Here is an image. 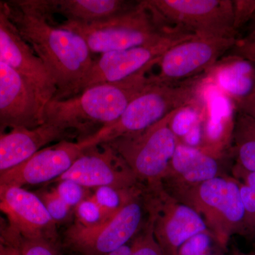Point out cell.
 Wrapping results in <instances>:
<instances>
[{"instance_id":"cell-1","label":"cell","mask_w":255,"mask_h":255,"mask_svg":"<svg viewBox=\"0 0 255 255\" xmlns=\"http://www.w3.org/2000/svg\"><path fill=\"white\" fill-rule=\"evenodd\" d=\"M0 11L44 65L57 89L54 99L78 95L94 61L83 38L28 9L21 0H0Z\"/></svg>"},{"instance_id":"cell-2","label":"cell","mask_w":255,"mask_h":255,"mask_svg":"<svg viewBox=\"0 0 255 255\" xmlns=\"http://www.w3.org/2000/svg\"><path fill=\"white\" fill-rule=\"evenodd\" d=\"M143 72L113 83H102L63 100L53 99L46 104L44 123L73 131L88 127L100 128L120 118L130 102L152 81Z\"/></svg>"},{"instance_id":"cell-3","label":"cell","mask_w":255,"mask_h":255,"mask_svg":"<svg viewBox=\"0 0 255 255\" xmlns=\"http://www.w3.org/2000/svg\"><path fill=\"white\" fill-rule=\"evenodd\" d=\"M209 73L174 83L159 82L153 75L150 83L129 103L118 120L82 138V141L88 147L106 143L142 131L174 111L194 107Z\"/></svg>"},{"instance_id":"cell-4","label":"cell","mask_w":255,"mask_h":255,"mask_svg":"<svg viewBox=\"0 0 255 255\" xmlns=\"http://www.w3.org/2000/svg\"><path fill=\"white\" fill-rule=\"evenodd\" d=\"M164 187L176 199L200 215L225 251H228L233 236L245 238L246 211L239 183L232 175L223 174L195 185Z\"/></svg>"},{"instance_id":"cell-5","label":"cell","mask_w":255,"mask_h":255,"mask_svg":"<svg viewBox=\"0 0 255 255\" xmlns=\"http://www.w3.org/2000/svg\"><path fill=\"white\" fill-rule=\"evenodd\" d=\"M83 38L92 53H104L157 43L177 28L166 27L147 9L143 0L133 9L91 23L65 20L58 24Z\"/></svg>"},{"instance_id":"cell-6","label":"cell","mask_w":255,"mask_h":255,"mask_svg":"<svg viewBox=\"0 0 255 255\" xmlns=\"http://www.w3.org/2000/svg\"><path fill=\"white\" fill-rule=\"evenodd\" d=\"M180 110L174 111L142 131L103 144L110 146L122 157L142 185L162 182L179 142L172 122Z\"/></svg>"},{"instance_id":"cell-7","label":"cell","mask_w":255,"mask_h":255,"mask_svg":"<svg viewBox=\"0 0 255 255\" xmlns=\"http://www.w3.org/2000/svg\"><path fill=\"white\" fill-rule=\"evenodd\" d=\"M166 27L198 37L238 38L233 0H143Z\"/></svg>"},{"instance_id":"cell-8","label":"cell","mask_w":255,"mask_h":255,"mask_svg":"<svg viewBox=\"0 0 255 255\" xmlns=\"http://www.w3.org/2000/svg\"><path fill=\"white\" fill-rule=\"evenodd\" d=\"M141 198L147 221L164 255H177L189 238L209 231L200 215L171 195L162 182L144 186Z\"/></svg>"},{"instance_id":"cell-9","label":"cell","mask_w":255,"mask_h":255,"mask_svg":"<svg viewBox=\"0 0 255 255\" xmlns=\"http://www.w3.org/2000/svg\"><path fill=\"white\" fill-rule=\"evenodd\" d=\"M144 214L140 195L100 225L85 226L75 223L67 231V243L83 254L105 255L127 244L136 236L141 228Z\"/></svg>"},{"instance_id":"cell-10","label":"cell","mask_w":255,"mask_h":255,"mask_svg":"<svg viewBox=\"0 0 255 255\" xmlns=\"http://www.w3.org/2000/svg\"><path fill=\"white\" fill-rule=\"evenodd\" d=\"M194 37L192 33L177 30L153 44L104 53L94 60L79 94L93 85L123 81L137 74L148 72L157 65L167 50Z\"/></svg>"},{"instance_id":"cell-11","label":"cell","mask_w":255,"mask_h":255,"mask_svg":"<svg viewBox=\"0 0 255 255\" xmlns=\"http://www.w3.org/2000/svg\"><path fill=\"white\" fill-rule=\"evenodd\" d=\"M238 38L196 36L167 50L157 65L159 82L174 83L209 73L236 44Z\"/></svg>"},{"instance_id":"cell-12","label":"cell","mask_w":255,"mask_h":255,"mask_svg":"<svg viewBox=\"0 0 255 255\" xmlns=\"http://www.w3.org/2000/svg\"><path fill=\"white\" fill-rule=\"evenodd\" d=\"M71 180L85 188L142 187L125 162L107 144L91 146L55 181Z\"/></svg>"},{"instance_id":"cell-13","label":"cell","mask_w":255,"mask_h":255,"mask_svg":"<svg viewBox=\"0 0 255 255\" xmlns=\"http://www.w3.org/2000/svg\"><path fill=\"white\" fill-rule=\"evenodd\" d=\"M46 105L21 74L0 63V131L40 127Z\"/></svg>"},{"instance_id":"cell-14","label":"cell","mask_w":255,"mask_h":255,"mask_svg":"<svg viewBox=\"0 0 255 255\" xmlns=\"http://www.w3.org/2000/svg\"><path fill=\"white\" fill-rule=\"evenodd\" d=\"M0 214L8 221L11 237L19 240H48L56 223L39 196L23 187L0 185Z\"/></svg>"},{"instance_id":"cell-15","label":"cell","mask_w":255,"mask_h":255,"mask_svg":"<svg viewBox=\"0 0 255 255\" xmlns=\"http://www.w3.org/2000/svg\"><path fill=\"white\" fill-rule=\"evenodd\" d=\"M82 140H63L43 147L12 169L0 173V185H37L57 179L88 148Z\"/></svg>"},{"instance_id":"cell-16","label":"cell","mask_w":255,"mask_h":255,"mask_svg":"<svg viewBox=\"0 0 255 255\" xmlns=\"http://www.w3.org/2000/svg\"><path fill=\"white\" fill-rule=\"evenodd\" d=\"M0 63L21 74L46 104L55 98L57 89L44 65L1 11Z\"/></svg>"},{"instance_id":"cell-17","label":"cell","mask_w":255,"mask_h":255,"mask_svg":"<svg viewBox=\"0 0 255 255\" xmlns=\"http://www.w3.org/2000/svg\"><path fill=\"white\" fill-rule=\"evenodd\" d=\"M73 131L44 123L34 128L0 131V173L12 169L47 145L61 141Z\"/></svg>"},{"instance_id":"cell-18","label":"cell","mask_w":255,"mask_h":255,"mask_svg":"<svg viewBox=\"0 0 255 255\" xmlns=\"http://www.w3.org/2000/svg\"><path fill=\"white\" fill-rule=\"evenodd\" d=\"M28 9L45 17L54 14L69 21L91 23L112 17L133 9L137 1L124 0H21Z\"/></svg>"},{"instance_id":"cell-19","label":"cell","mask_w":255,"mask_h":255,"mask_svg":"<svg viewBox=\"0 0 255 255\" xmlns=\"http://www.w3.org/2000/svg\"><path fill=\"white\" fill-rule=\"evenodd\" d=\"M223 156L179 142L162 184L192 186L226 174L221 165Z\"/></svg>"},{"instance_id":"cell-20","label":"cell","mask_w":255,"mask_h":255,"mask_svg":"<svg viewBox=\"0 0 255 255\" xmlns=\"http://www.w3.org/2000/svg\"><path fill=\"white\" fill-rule=\"evenodd\" d=\"M210 71L218 86L231 99L233 105L255 92V66L248 60L228 55Z\"/></svg>"},{"instance_id":"cell-21","label":"cell","mask_w":255,"mask_h":255,"mask_svg":"<svg viewBox=\"0 0 255 255\" xmlns=\"http://www.w3.org/2000/svg\"><path fill=\"white\" fill-rule=\"evenodd\" d=\"M229 152L233 165L255 172V119L239 111L233 122Z\"/></svg>"},{"instance_id":"cell-22","label":"cell","mask_w":255,"mask_h":255,"mask_svg":"<svg viewBox=\"0 0 255 255\" xmlns=\"http://www.w3.org/2000/svg\"><path fill=\"white\" fill-rule=\"evenodd\" d=\"M232 176L239 183L240 191L246 211L245 238L255 245V172H248L233 165Z\"/></svg>"},{"instance_id":"cell-23","label":"cell","mask_w":255,"mask_h":255,"mask_svg":"<svg viewBox=\"0 0 255 255\" xmlns=\"http://www.w3.org/2000/svg\"><path fill=\"white\" fill-rule=\"evenodd\" d=\"M143 186L133 189H116L111 187L97 188L92 197L108 219L118 213L129 201L141 195Z\"/></svg>"},{"instance_id":"cell-24","label":"cell","mask_w":255,"mask_h":255,"mask_svg":"<svg viewBox=\"0 0 255 255\" xmlns=\"http://www.w3.org/2000/svg\"><path fill=\"white\" fill-rule=\"evenodd\" d=\"M78 223L85 226H95L109 219L91 196L75 207Z\"/></svg>"},{"instance_id":"cell-25","label":"cell","mask_w":255,"mask_h":255,"mask_svg":"<svg viewBox=\"0 0 255 255\" xmlns=\"http://www.w3.org/2000/svg\"><path fill=\"white\" fill-rule=\"evenodd\" d=\"M131 245V255H164L154 236L152 226L147 221L142 232L137 233Z\"/></svg>"},{"instance_id":"cell-26","label":"cell","mask_w":255,"mask_h":255,"mask_svg":"<svg viewBox=\"0 0 255 255\" xmlns=\"http://www.w3.org/2000/svg\"><path fill=\"white\" fill-rule=\"evenodd\" d=\"M217 247L221 248L211 233L205 231L189 238L180 247L177 255H199Z\"/></svg>"},{"instance_id":"cell-27","label":"cell","mask_w":255,"mask_h":255,"mask_svg":"<svg viewBox=\"0 0 255 255\" xmlns=\"http://www.w3.org/2000/svg\"><path fill=\"white\" fill-rule=\"evenodd\" d=\"M39 197L43 201L48 214L55 223L62 222L68 218L71 208L60 199L55 189L44 191Z\"/></svg>"},{"instance_id":"cell-28","label":"cell","mask_w":255,"mask_h":255,"mask_svg":"<svg viewBox=\"0 0 255 255\" xmlns=\"http://www.w3.org/2000/svg\"><path fill=\"white\" fill-rule=\"evenodd\" d=\"M233 2L234 28L240 36L241 30L255 18V0H233Z\"/></svg>"},{"instance_id":"cell-29","label":"cell","mask_w":255,"mask_h":255,"mask_svg":"<svg viewBox=\"0 0 255 255\" xmlns=\"http://www.w3.org/2000/svg\"><path fill=\"white\" fill-rule=\"evenodd\" d=\"M55 190L60 199L70 208L76 207L82 201L88 197L86 196L85 187L71 180L60 181Z\"/></svg>"},{"instance_id":"cell-30","label":"cell","mask_w":255,"mask_h":255,"mask_svg":"<svg viewBox=\"0 0 255 255\" xmlns=\"http://www.w3.org/2000/svg\"><path fill=\"white\" fill-rule=\"evenodd\" d=\"M184 108L179 111L177 114L174 116L173 120L172 122V128L173 130L174 134L179 140L183 137L187 135V132L192 128L196 124L201 122V118L199 114L196 113V112H191L190 109Z\"/></svg>"},{"instance_id":"cell-31","label":"cell","mask_w":255,"mask_h":255,"mask_svg":"<svg viewBox=\"0 0 255 255\" xmlns=\"http://www.w3.org/2000/svg\"><path fill=\"white\" fill-rule=\"evenodd\" d=\"M228 54L248 60L255 66V37L247 33L238 36L236 44Z\"/></svg>"},{"instance_id":"cell-32","label":"cell","mask_w":255,"mask_h":255,"mask_svg":"<svg viewBox=\"0 0 255 255\" xmlns=\"http://www.w3.org/2000/svg\"><path fill=\"white\" fill-rule=\"evenodd\" d=\"M21 255H56L47 240H20Z\"/></svg>"},{"instance_id":"cell-33","label":"cell","mask_w":255,"mask_h":255,"mask_svg":"<svg viewBox=\"0 0 255 255\" xmlns=\"http://www.w3.org/2000/svg\"><path fill=\"white\" fill-rule=\"evenodd\" d=\"M235 108L255 119V92L248 98L235 104Z\"/></svg>"},{"instance_id":"cell-34","label":"cell","mask_w":255,"mask_h":255,"mask_svg":"<svg viewBox=\"0 0 255 255\" xmlns=\"http://www.w3.org/2000/svg\"><path fill=\"white\" fill-rule=\"evenodd\" d=\"M10 243V234L8 224L0 219V255H4L6 246Z\"/></svg>"},{"instance_id":"cell-35","label":"cell","mask_w":255,"mask_h":255,"mask_svg":"<svg viewBox=\"0 0 255 255\" xmlns=\"http://www.w3.org/2000/svg\"><path fill=\"white\" fill-rule=\"evenodd\" d=\"M132 253V245L130 244L124 245V246L114 250V251L110 252L105 255H131Z\"/></svg>"},{"instance_id":"cell-36","label":"cell","mask_w":255,"mask_h":255,"mask_svg":"<svg viewBox=\"0 0 255 255\" xmlns=\"http://www.w3.org/2000/svg\"><path fill=\"white\" fill-rule=\"evenodd\" d=\"M4 255H21L18 245L9 243L6 246Z\"/></svg>"},{"instance_id":"cell-37","label":"cell","mask_w":255,"mask_h":255,"mask_svg":"<svg viewBox=\"0 0 255 255\" xmlns=\"http://www.w3.org/2000/svg\"><path fill=\"white\" fill-rule=\"evenodd\" d=\"M227 252L224 251L223 248L217 247V248H215L214 249L211 250V251L206 252L204 254L199 255H225Z\"/></svg>"},{"instance_id":"cell-38","label":"cell","mask_w":255,"mask_h":255,"mask_svg":"<svg viewBox=\"0 0 255 255\" xmlns=\"http://www.w3.org/2000/svg\"><path fill=\"white\" fill-rule=\"evenodd\" d=\"M225 255H255V252H249V253H246L240 251L237 248H233L231 251H228Z\"/></svg>"},{"instance_id":"cell-39","label":"cell","mask_w":255,"mask_h":255,"mask_svg":"<svg viewBox=\"0 0 255 255\" xmlns=\"http://www.w3.org/2000/svg\"><path fill=\"white\" fill-rule=\"evenodd\" d=\"M245 29H246L245 33H248V34L255 37V18L247 26Z\"/></svg>"}]
</instances>
